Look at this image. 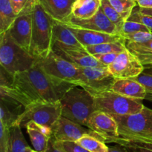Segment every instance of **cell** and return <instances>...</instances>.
I'll use <instances>...</instances> for the list:
<instances>
[{
	"instance_id": "10",
	"label": "cell",
	"mask_w": 152,
	"mask_h": 152,
	"mask_svg": "<svg viewBox=\"0 0 152 152\" xmlns=\"http://www.w3.org/2000/svg\"><path fill=\"white\" fill-rule=\"evenodd\" d=\"M86 127L105 140V142L116 143L119 139L118 125L114 117L105 111L96 110L92 113Z\"/></svg>"
},
{
	"instance_id": "38",
	"label": "cell",
	"mask_w": 152,
	"mask_h": 152,
	"mask_svg": "<svg viewBox=\"0 0 152 152\" xmlns=\"http://www.w3.org/2000/svg\"><path fill=\"white\" fill-rule=\"evenodd\" d=\"M120 53H99V54L93 55L99 62L102 63L103 65L108 66L111 63L115 61L117 59V55Z\"/></svg>"
},
{
	"instance_id": "30",
	"label": "cell",
	"mask_w": 152,
	"mask_h": 152,
	"mask_svg": "<svg viewBox=\"0 0 152 152\" xmlns=\"http://www.w3.org/2000/svg\"><path fill=\"white\" fill-rule=\"evenodd\" d=\"M15 13L19 16L31 12L38 0H10Z\"/></svg>"
},
{
	"instance_id": "6",
	"label": "cell",
	"mask_w": 152,
	"mask_h": 152,
	"mask_svg": "<svg viewBox=\"0 0 152 152\" xmlns=\"http://www.w3.org/2000/svg\"><path fill=\"white\" fill-rule=\"evenodd\" d=\"M38 63L57 86H76L78 81L80 68L59 56L53 50L46 57L38 59Z\"/></svg>"
},
{
	"instance_id": "9",
	"label": "cell",
	"mask_w": 152,
	"mask_h": 152,
	"mask_svg": "<svg viewBox=\"0 0 152 152\" xmlns=\"http://www.w3.org/2000/svg\"><path fill=\"white\" fill-rule=\"evenodd\" d=\"M62 116V108L59 101L55 102H35L25 108L18 118L16 124L25 126L28 122L34 121L52 129Z\"/></svg>"
},
{
	"instance_id": "22",
	"label": "cell",
	"mask_w": 152,
	"mask_h": 152,
	"mask_svg": "<svg viewBox=\"0 0 152 152\" xmlns=\"http://www.w3.org/2000/svg\"><path fill=\"white\" fill-rule=\"evenodd\" d=\"M17 17L10 0H0V34L8 31Z\"/></svg>"
},
{
	"instance_id": "8",
	"label": "cell",
	"mask_w": 152,
	"mask_h": 152,
	"mask_svg": "<svg viewBox=\"0 0 152 152\" xmlns=\"http://www.w3.org/2000/svg\"><path fill=\"white\" fill-rule=\"evenodd\" d=\"M117 79L107 68H80V77L76 86L82 87L93 96L111 91Z\"/></svg>"
},
{
	"instance_id": "14",
	"label": "cell",
	"mask_w": 152,
	"mask_h": 152,
	"mask_svg": "<svg viewBox=\"0 0 152 152\" xmlns=\"http://www.w3.org/2000/svg\"><path fill=\"white\" fill-rule=\"evenodd\" d=\"M52 50L59 56L66 59L67 61L79 68H87V67L107 68L108 67L99 62L86 49L83 50V49L71 48L53 43Z\"/></svg>"
},
{
	"instance_id": "5",
	"label": "cell",
	"mask_w": 152,
	"mask_h": 152,
	"mask_svg": "<svg viewBox=\"0 0 152 152\" xmlns=\"http://www.w3.org/2000/svg\"><path fill=\"white\" fill-rule=\"evenodd\" d=\"M38 59L16 42L8 31L0 34V65L13 74L23 72L36 65Z\"/></svg>"
},
{
	"instance_id": "31",
	"label": "cell",
	"mask_w": 152,
	"mask_h": 152,
	"mask_svg": "<svg viewBox=\"0 0 152 152\" xmlns=\"http://www.w3.org/2000/svg\"><path fill=\"white\" fill-rule=\"evenodd\" d=\"M116 144L123 145L129 152H152V143L119 140Z\"/></svg>"
},
{
	"instance_id": "29",
	"label": "cell",
	"mask_w": 152,
	"mask_h": 152,
	"mask_svg": "<svg viewBox=\"0 0 152 152\" xmlns=\"http://www.w3.org/2000/svg\"><path fill=\"white\" fill-rule=\"evenodd\" d=\"M126 45L128 50L136 56L152 53V39L143 42L126 41Z\"/></svg>"
},
{
	"instance_id": "18",
	"label": "cell",
	"mask_w": 152,
	"mask_h": 152,
	"mask_svg": "<svg viewBox=\"0 0 152 152\" xmlns=\"http://www.w3.org/2000/svg\"><path fill=\"white\" fill-rule=\"evenodd\" d=\"M45 11L55 21L64 22L71 15L74 0H38Z\"/></svg>"
},
{
	"instance_id": "12",
	"label": "cell",
	"mask_w": 152,
	"mask_h": 152,
	"mask_svg": "<svg viewBox=\"0 0 152 152\" xmlns=\"http://www.w3.org/2000/svg\"><path fill=\"white\" fill-rule=\"evenodd\" d=\"M51 130L54 139L56 141L60 142H77L86 134L94 136L105 142V140L102 137L91 130L90 129H86L84 126L71 121V120L63 116H61L59 120L53 126Z\"/></svg>"
},
{
	"instance_id": "37",
	"label": "cell",
	"mask_w": 152,
	"mask_h": 152,
	"mask_svg": "<svg viewBox=\"0 0 152 152\" xmlns=\"http://www.w3.org/2000/svg\"><path fill=\"white\" fill-rule=\"evenodd\" d=\"M132 79L140 83L145 87L147 94H152V75L142 72L137 77Z\"/></svg>"
},
{
	"instance_id": "45",
	"label": "cell",
	"mask_w": 152,
	"mask_h": 152,
	"mask_svg": "<svg viewBox=\"0 0 152 152\" xmlns=\"http://www.w3.org/2000/svg\"><path fill=\"white\" fill-rule=\"evenodd\" d=\"M143 73L152 75V65H148V67H145L143 70Z\"/></svg>"
},
{
	"instance_id": "39",
	"label": "cell",
	"mask_w": 152,
	"mask_h": 152,
	"mask_svg": "<svg viewBox=\"0 0 152 152\" xmlns=\"http://www.w3.org/2000/svg\"><path fill=\"white\" fill-rule=\"evenodd\" d=\"M13 74H10L6 71L3 67L1 66L0 70V86L4 87H12L13 82Z\"/></svg>"
},
{
	"instance_id": "16",
	"label": "cell",
	"mask_w": 152,
	"mask_h": 152,
	"mask_svg": "<svg viewBox=\"0 0 152 152\" xmlns=\"http://www.w3.org/2000/svg\"><path fill=\"white\" fill-rule=\"evenodd\" d=\"M66 25L85 48L86 46L96 45L102 43L126 41L125 39L120 34H111L105 32L83 29L71 25Z\"/></svg>"
},
{
	"instance_id": "7",
	"label": "cell",
	"mask_w": 152,
	"mask_h": 152,
	"mask_svg": "<svg viewBox=\"0 0 152 152\" xmlns=\"http://www.w3.org/2000/svg\"><path fill=\"white\" fill-rule=\"evenodd\" d=\"M96 110L111 115H127L140 112L145 105L141 99L127 97L112 91L94 96Z\"/></svg>"
},
{
	"instance_id": "40",
	"label": "cell",
	"mask_w": 152,
	"mask_h": 152,
	"mask_svg": "<svg viewBox=\"0 0 152 152\" xmlns=\"http://www.w3.org/2000/svg\"><path fill=\"white\" fill-rule=\"evenodd\" d=\"M45 152H64L63 150L58 146L57 144L56 143V140L54 139L53 136L50 139L48 142V145L47 149L45 150Z\"/></svg>"
},
{
	"instance_id": "28",
	"label": "cell",
	"mask_w": 152,
	"mask_h": 152,
	"mask_svg": "<svg viewBox=\"0 0 152 152\" xmlns=\"http://www.w3.org/2000/svg\"><path fill=\"white\" fill-rule=\"evenodd\" d=\"M19 116L13 113L8 107L0 101V123L6 127L10 128L16 124Z\"/></svg>"
},
{
	"instance_id": "17",
	"label": "cell",
	"mask_w": 152,
	"mask_h": 152,
	"mask_svg": "<svg viewBox=\"0 0 152 152\" xmlns=\"http://www.w3.org/2000/svg\"><path fill=\"white\" fill-rule=\"evenodd\" d=\"M25 127L26 128L34 150L38 152L45 151L49 140L53 136L51 129L34 121L28 122L25 125Z\"/></svg>"
},
{
	"instance_id": "2",
	"label": "cell",
	"mask_w": 152,
	"mask_h": 152,
	"mask_svg": "<svg viewBox=\"0 0 152 152\" xmlns=\"http://www.w3.org/2000/svg\"><path fill=\"white\" fill-rule=\"evenodd\" d=\"M112 116L118 125L119 139L117 142L119 140H123L152 143V109L151 108L144 106L140 112L136 114Z\"/></svg>"
},
{
	"instance_id": "11",
	"label": "cell",
	"mask_w": 152,
	"mask_h": 152,
	"mask_svg": "<svg viewBox=\"0 0 152 152\" xmlns=\"http://www.w3.org/2000/svg\"><path fill=\"white\" fill-rule=\"evenodd\" d=\"M144 65L136 55L128 49L117 55V59L108 66V69L116 79H132L143 72Z\"/></svg>"
},
{
	"instance_id": "46",
	"label": "cell",
	"mask_w": 152,
	"mask_h": 152,
	"mask_svg": "<svg viewBox=\"0 0 152 152\" xmlns=\"http://www.w3.org/2000/svg\"><path fill=\"white\" fill-rule=\"evenodd\" d=\"M145 99L148 101H151L152 102V94H147L146 97H145Z\"/></svg>"
},
{
	"instance_id": "33",
	"label": "cell",
	"mask_w": 152,
	"mask_h": 152,
	"mask_svg": "<svg viewBox=\"0 0 152 152\" xmlns=\"http://www.w3.org/2000/svg\"><path fill=\"white\" fill-rule=\"evenodd\" d=\"M139 31H151L145 25L140 22H133V21L126 20L123 24L122 29L120 31V34L121 36L126 35V34H133L135 32Z\"/></svg>"
},
{
	"instance_id": "4",
	"label": "cell",
	"mask_w": 152,
	"mask_h": 152,
	"mask_svg": "<svg viewBox=\"0 0 152 152\" xmlns=\"http://www.w3.org/2000/svg\"><path fill=\"white\" fill-rule=\"evenodd\" d=\"M77 86L68 88L59 99L62 116L86 126L89 117L96 111L94 97Z\"/></svg>"
},
{
	"instance_id": "20",
	"label": "cell",
	"mask_w": 152,
	"mask_h": 152,
	"mask_svg": "<svg viewBox=\"0 0 152 152\" xmlns=\"http://www.w3.org/2000/svg\"><path fill=\"white\" fill-rule=\"evenodd\" d=\"M53 43L71 48L86 49L66 25L55 20L53 28Z\"/></svg>"
},
{
	"instance_id": "43",
	"label": "cell",
	"mask_w": 152,
	"mask_h": 152,
	"mask_svg": "<svg viewBox=\"0 0 152 152\" xmlns=\"http://www.w3.org/2000/svg\"><path fill=\"white\" fill-rule=\"evenodd\" d=\"M137 5L142 8H151L152 0H136Z\"/></svg>"
},
{
	"instance_id": "32",
	"label": "cell",
	"mask_w": 152,
	"mask_h": 152,
	"mask_svg": "<svg viewBox=\"0 0 152 152\" xmlns=\"http://www.w3.org/2000/svg\"><path fill=\"white\" fill-rule=\"evenodd\" d=\"M127 20L140 22V23L145 25L152 32V16L141 13L140 10L139 6H137V7L136 6L134 8V10H132V14L130 15V16H129Z\"/></svg>"
},
{
	"instance_id": "15",
	"label": "cell",
	"mask_w": 152,
	"mask_h": 152,
	"mask_svg": "<svg viewBox=\"0 0 152 152\" xmlns=\"http://www.w3.org/2000/svg\"><path fill=\"white\" fill-rule=\"evenodd\" d=\"M31 11L19 15L11 28L7 31L13 40L28 52L31 49L32 37Z\"/></svg>"
},
{
	"instance_id": "42",
	"label": "cell",
	"mask_w": 152,
	"mask_h": 152,
	"mask_svg": "<svg viewBox=\"0 0 152 152\" xmlns=\"http://www.w3.org/2000/svg\"><path fill=\"white\" fill-rule=\"evenodd\" d=\"M108 152H129L123 145L117 144L114 146L108 147Z\"/></svg>"
},
{
	"instance_id": "3",
	"label": "cell",
	"mask_w": 152,
	"mask_h": 152,
	"mask_svg": "<svg viewBox=\"0 0 152 152\" xmlns=\"http://www.w3.org/2000/svg\"><path fill=\"white\" fill-rule=\"evenodd\" d=\"M32 37L30 53L37 59L46 57L53 48L54 19L49 16L39 1L32 11Z\"/></svg>"
},
{
	"instance_id": "35",
	"label": "cell",
	"mask_w": 152,
	"mask_h": 152,
	"mask_svg": "<svg viewBox=\"0 0 152 152\" xmlns=\"http://www.w3.org/2000/svg\"><path fill=\"white\" fill-rule=\"evenodd\" d=\"M10 129L0 123V152H9Z\"/></svg>"
},
{
	"instance_id": "26",
	"label": "cell",
	"mask_w": 152,
	"mask_h": 152,
	"mask_svg": "<svg viewBox=\"0 0 152 152\" xmlns=\"http://www.w3.org/2000/svg\"><path fill=\"white\" fill-rule=\"evenodd\" d=\"M100 1L101 9L104 12L105 16L109 19V20L116 25L119 34H120L122 27H123V24L126 21L119 14V13L114 9V7L111 5L109 0H100Z\"/></svg>"
},
{
	"instance_id": "47",
	"label": "cell",
	"mask_w": 152,
	"mask_h": 152,
	"mask_svg": "<svg viewBox=\"0 0 152 152\" xmlns=\"http://www.w3.org/2000/svg\"><path fill=\"white\" fill-rule=\"evenodd\" d=\"M28 152H38V151H36V150H32V149H31Z\"/></svg>"
},
{
	"instance_id": "36",
	"label": "cell",
	"mask_w": 152,
	"mask_h": 152,
	"mask_svg": "<svg viewBox=\"0 0 152 152\" xmlns=\"http://www.w3.org/2000/svg\"><path fill=\"white\" fill-rule=\"evenodd\" d=\"M56 143L63 150L64 152H90L77 142H60L56 140Z\"/></svg>"
},
{
	"instance_id": "24",
	"label": "cell",
	"mask_w": 152,
	"mask_h": 152,
	"mask_svg": "<svg viewBox=\"0 0 152 152\" xmlns=\"http://www.w3.org/2000/svg\"><path fill=\"white\" fill-rule=\"evenodd\" d=\"M85 48L90 54L94 55L107 53H121L123 50H126L127 48L126 45V41H120L86 46Z\"/></svg>"
},
{
	"instance_id": "41",
	"label": "cell",
	"mask_w": 152,
	"mask_h": 152,
	"mask_svg": "<svg viewBox=\"0 0 152 152\" xmlns=\"http://www.w3.org/2000/svg\"><path fill=\"white\" fill-rule=\"evenodd\" d=\"M137 56L143 65H152V53L137 55Z\"/></svg>"
},
{
	"instance_id": "34",
	"label": "cell",
	"mask_w": 152,
	"mask_h": 152,
	"mask_svg": "<svg viewBox=\"0 0 152 152\" xmlns=\"http://www.w3.org/2000/svg\"><path fill=\"white\" fill-rule=\"evenodd\" d=\"M126 42H143L152 39L151 31H139L133 34H126L122 36Z\"/></svg>"
},
{
	"instance_id": "27",
	"label": "cell",
	"mask_w": 152,
	"mask_h": 152,
	"mask_svg": "<svg viewBox=\"0 0 152 152\" xmlns=\"http://www.w3.org/2000/svg\"><path fill=\"white\" fill-rule=\"evenodd\" d=\"M109 1L125 21L129 19L137 4L136 0H109Z\"/></svg>"
},
{
	"instance_id": "23",
	"label": "cell",
	"mask_w": 152,
	"mask_h": 152,
	"mask_svg": "<svg viewBox=\"0 0 152 152\" xmlns=\"http://www.w3.org/2000/svg\"><path fill=\"white\" fill-rule=\"evenodd\" d=\"M10 137L9 152H28L31 149L26 142L19 124H15L10 129Z\"/></svg>"
},
{
	"instance_id": "1",
	"label": "cell",
	"mask_w": 152,
	"mask_h": 152,
	"mask_svg": "<svg viewBox=\"0 0 152 152\" xmlns=\"http://www.w3.org/2000/svg\"><path fill=\"white\" fill-rule=\"evenodd\" d=\"M71 86L74 85L57 86L42 69L37 60L31 69L14 74L12 87L31 104L59 101L65 91Z\"/></svg>"
},
{
	"instance_id": "25",
	"label": "cell",
	"mask_w": 152,
	"mask_h": 152,
	"mask_svg": "<svg viewBox=\"0 0 152 152\" xmlns=\"http://www.w3.org/2000/svg\"><path fill=\"white\" fill-rule=\"evenodd\" d=\"M77 142L90 152H108L105 142L92 135H84Z\"/></svg>"
},
{
	"instance_id": "19",
	"label": "cell",
	"mask_w": 152,
	"mask_h": 152,
	"mask_svg": "<svg viewBox=\"0 0 152 152\" xmlns=\"http://www.w3.org/2000/svg\"><path fill=\"white\" fill-rule=\"evenodd\" d=\"M111 91L127 97L145 99L147 92L145 87L133 79H117Z\"/></svg>"
},
{
	"instance_id": "21",
	"label": "cell",
	"mask_w": 152,
	"mask_h": 152,
	"mask_svg": "<svg viewBox=\"0 0 152 152\" xmlns=\"http://www.w3.org/2000/svg\"><path fill=\"white\" fill-rule=\"evenodd\" d=\"M100 7V0H74L71 16L80 19H89L97 13Z\"/></svg>"
},
{
	"instance_id": "44",
	"label": "cell",
	"mask_w": 152,
	"mask_h": 152,
	"mask_svg": "<svg viewBox=\"0 0 152 152\" xmlns=\"http://www.w3.org/2000/svg\"><path fill=\"white\" fill-rule=\"evenodd\" d=\"M140 10L142 13L145 15H148V16H152V7L151 8H142L140 7Z\"/></svg>"
},
{
	"instance_id": "13",
	"label": "cell",
	"mask_w": 152,
	"mask_h": 152,
	"mask_svg": "<svg viewBox=\"0 0 152 152\" xmlns=\"http://www.w3.org/2000/svg\"><path fill=\"white\" fill-rule=\"evenodd\" d=\"M62 23L68 25H71V26L78 27V28H83V29L105 32L111 34H120L116 25L113 22H111L109 19L105 16L104 12L101 9V7L97 13L91 18L80 19L74 17L71 15L70 17Z\"/></svg>"
}]
</instances>
